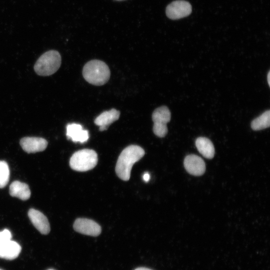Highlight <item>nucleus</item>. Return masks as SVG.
I'll use <instances>...</instances> for the list:
<instances>
[{
    "mask_svg": "<svg viewBox=\"0 0 270 270\" xmlns=\"http://www.w3.org/2000/svg\"><path fill=\"white\" fill-rule=\"evenodd\" d=\"M82 75L85 80L94 86H102L109 80L110 70L104 62L94 60L85 64L82 70Z\"/></svg>",
    "mask_w": 270,
    "mask_h": 270,
    "instance_id": "2",
    "label": "nucleus"
},
{
    "mask_svg": "<svg viewBox=\"0 0 270 270\" xmlns=\"http://www.w3.org/2000/svg\"><path fill=\"white\" fill-rule=\"evenodd\" d=\"M98 160V154L94 150L85 148L78 150L72 155L70 166L74 170L85 172L94 168Z\"/></svg>",
    "mask_w": 270,
    "mask_h": 270,
    "instance_id": "4",
    "label": "nucleus"
},
{
    "mask_svg": "<svg viewBox=\"0 0 270 270\" xmlns=\"http://www.w3.org/2000/svg\"><path fill=\"white\" fill-rule=\"evenodd\" d=\"M192 10L191 4L188 2L177 0L167 6L166 13L168 18L178 20L188 16Z\"/></svg>",
    "mask_w": 270,
    "mask_h": 270,
    "instance_id": "6",
    "label": "nucleus"
},
{
    "mask_svg": "<svg viewBox=\"0 0 270 270\" xmlns=\"http://www.w3.org/2000/svg\"><path fill=\"white\" fill-rule=\"evenodd\" d=\"M134 270H150L146 268L140 267V268H136Z\"/></svg>",
    "mask_w": 270,
    "mask_h": 270,
    "instance_id": "20",
    "label": "nucleus"
},
{
    "mask_svg": "<svg viewBox=\"0 0 270 270\" xmlns=\"http://www.w3.org/2000/svg\"><path fill=\"white\" fill-rule=\"evenodd\" d=\"M0 270H2L0 269Z\"/></svg>",
    "mask_w": 270,
    "mask_h": 270,
    "instance_id": "24",
    "label": "nucleus"
},
{
    "mask_svg": "<svg viewBox=\"0 0 270 270\" xmlns=\"http://www.w3.org/2000/svg\"><path fill=\"white\" fill-rule=\"evenodd\" d=\"M10 178V170L8 164L0 160V188H4L8 183Z\"/></svg>",
    "mask_w": 270,
    "mask_h": 270,
    "instance_id": "17",
    "label": "nucleus"
},
{
    "mask_svg": "<svg viewBox=\"0 0 270 270\" xmlns=\"http://www.w3.org/2000/svg\"><path fill=\"white\" fill-rule=\"evenodd\" d=\"M10 194L22 200H26L30 196L28 185L19 181H14L10 186Z\"/></svg>",
    "mask_w": 270,
    "mask_h": 270,
    "instance_id": "14",
    "label": "nucleus"
},
{
    "mask_svg": "<svg viewBox=\"0 0 270 270\" xmlns=\"http://www.w3.org/2000/svg\"><path fill=\"white\" fill-rule=\"evenodd\" d=\"M144 150L137 145H130L126 148L117 160L116 166L117 176L124 180H128L132 166L144 156Z\"/></svg>",
    "mask_w": 270,
    "mask_h": 270,
    "instance_id": "1",
    "label": "nucleus"
},
{
    "mask_svg": "<svg viewBox=\"0 0 270 270\" xmlns=\"http://www.w3.org/2000/svg\"><path fill=\"white\" fill-rule=\"evenodd\" d=\"M171 118V114L168 108L162 106L156 108L152 114L154 122L153 132L160 138L164 137L168 133L166 124Z\"/></svg>",
    "mask_w": 270,
    "mask_h": 270,
    "instance_id": "5",
    "label": "nucleus"
},
{
    "mask_svg": "<svg viewBox=\"0 0 270 270\" xmlns=\"http://www.w3.org/2000/svg\"><path fill=\"white\" fill-rule=\"evenodd\" d=\"M270 126V110H268L254 119L251 122V128L254 130L268 128Z\"/></svg>",
    "mask_w": 270,
    "mask_h": 270,
    "instance_id": "16",
    "label": "nucleus"
},
{
    "mask_svg": "<svg viewBox=\"0 0 270 270\" xmlns=\"http://www.w3.org/2000/svg\"><path fill=\"white\" fill-rule=\"evenodd\" d=\"M12 236L10 232L7 229H4L0 232V242L10 240Z\"/></svg>",
    "mask_w": 270,
    "mask_h": 270,
    "instance_id": "18",
    "label": "nucleus"
},
{
    "mask_svg": "<svg viewBox=\"0 0 270 270\" xmlns=\"http://www.w3.org/2000/svg\"></svg>",
    "mask_w": 270,
    "mask_h": 270,
    "instance_id": "23",
    "label": "nucleus"
},
{
    "mask_svg": "<svg viewBox=\"0 0 270 270\" xmlns=\"http://www.w3.org/2000/svg\"><path fill=\"white\" fill-rule=\"evenodd\" d=\"M22 148L28 153H34L44 150L48 142L44 138L37 137H24L20 140Z\"/></svg>",
    "mask_w": 270,
    "mask_h": 270,
    "instance_id": "9",
    "label": "nucleus"
},
{
    "mask_svg": "<svg viewBox=\"0 0 270 270\" xmlns=\"http://www.w3.org/2000/svg\"><path fill=\"white\" fill-rule=\"evenodd\" d=\"M184 166L190 174L199 176L203 174L206 170V164L204 160L195 154L187 156L184 160Z\"/></svg>",
    "mask_w": 270,
    "mask_h": 270,
    "instance_id": "8",
    "label": "nucleus"
},
{
    "mask_svg": "<svg viewBox=\"0 0 270 270\" xmlns=\"http://www.w3.org/2000/svg\"><path fill=\"white\" fill-rule=\"evenodd\" d=\"M198 152L205 158L210 159L214 154V148L212 142L205 137H199L196 140Z\"/></svg>",
    "mask_w": 270,
    "mask_h": 270,
    "instance_id": "15",
    "label": "nucleus"
},
{
    "mask_svg": "<svg viewBox=\"0 0 270 270\" xmlns=\"http://www.w3.org/2000/svg\"><path fill=\"white\" fill-rule=\"evenodd\" d=\"M150 178V176L149 174L148 173V172H146L144 175H143V180H144V181H145L146 182H148Z\"/></svg>",
    "mask_w": 270,
    "mask_h": 270,
    "instance_id": "19",
    "label": "nucleus"
},
{
    "mask_svg": "<svg viewBox=\"0 0 270 270\" xmlns=\"http://www.w3.org/2000/svg\"><path fill=\"white\" fill-rule=\"evenodd\" d=\"M28 216L35 228L42 234H46L50 231V226L47 218L40 212L31 208Z\"/></svg>",
    "mask_w": 270,
    "mask_h": 270,
    "instance_id": "10",
    "label": "nucleus"
},
{
    "mask_svg": "<svg viewBox=\"0 0 270 270\" xmlns=\"http://www.w3.org/2000/svg\"><path fill=\"white\" fill-rule=\"evenodd\" d=\"M61 62L62 58L59 52L50 50L45 52L38 58L34 66V70L40 76H50L58 70Z\"/></svg>",
    "mask_w": 270,
    "mask_h": 270,
    "instance_id": "3",
    "label": "nucleus"
},
{
    "mask_svg": "<svg viewBox=\"0 0 270 270\" xmlns=\"http://www.w3.org/2000/svg\"></svg>",
    "mask_w": 270,
    "mask_h": 270,
    "instance_id": "22",
    "label": "nucleus"
},
{
    "mask_svg": "<svg viewBox=\"0 0 270 270\" xmlns=\"http://www.w3.org/2000/svg\"><path fill=\"white\" fill-rule=\"evenodd\" d=\"M120 116V111L112 108L101 113L95 118L94 122L96 125L99 126L100 131H104L107 129L108 126L118 120Z\"/></svg>",
    "mask_w": 270,
    "mask_h": 270,
    "instance_id": "13",
    "label": "nucleus"
},
{
    "mask_svg": "<svg viewBox=\"0 0 270 270\" xmlns=\"http://www.w3.org/2000/svg\"><path fill=\"white\" fill-rule=\"evenodd\" d=\"M66 135L68 139L74 142H86L89 138L88 132L83 129L81 124L76 123L68 124L66 127Z\"/></svg>",
    "mask_w": 270,
    "mask_h": 270,
    "instance_id": "11",
    "label": "nucleus"
},
{
    "mask_svg": "<svg viewBox=\"0 0 270 270\" xmlns=\"http://www.w3.org/2000/svg\"><path fill=\"white\" fill-rule=\"evenodd\" d=\"M21 251V246L16 242L9 240L0 242V258L6 260L16 258Z\"/></svg>",
    "mask_w": 270,
    "mask_h": 270,
    "instance_id": "12",
    "label": "nucleus"
},
{
    "mask_svg": "<svg viewBox=\"0 0 270 270\" xmlns=\"http://www.w3.org/2000/svg\"><path fill=\"white\" fill-rule=\"evenodd\" d=\"M74 230L83 234L98 236L101 232L100 226L94 221L86 218H78L74 224Z\"/></svg>",
    "mask_w": 270,
    "mask_h": 270,
    "instance_id": "7",
    "label": "nucleus"
},
{
    "mask_svg": "<svg viewBox=\"0 0 270 270\" xmlns=\"http://www.w3.org/2000/svg\"><path fill=\"white\" fill-rule=\"evenodd\" d=\"M267 80L268 84V85L270 86V72L269 71L268 76H267Z\"/></svg>",
    "mask_w": 270,
    "mask_h": 270,
    "instance_id": "21",
    "label": "nucleus"
}]
</instances>
